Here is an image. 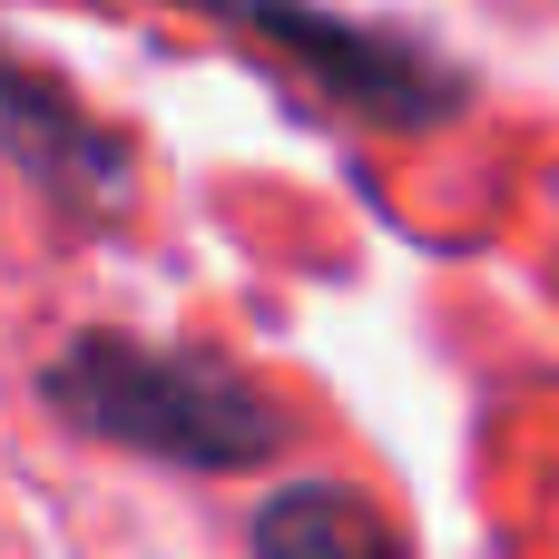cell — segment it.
<instances>
[{"mask_svg":"<svg viewBox=\"0 0 559 559\" xmlns=\"http://www.w3.org/2000/svg\"><path fill=\"white\" fill-rule=\"evenodd\" d=\"M0 167L29 197H49L59 226H118L138 206V147H128V128H108L98 108H79V88L49 59L10 49V39H0Z\"/></svg>","mask_w":559,"mask_h":559,"instance_id":"3957f363","label":"cell"},{"mask_svg":"<svg viewBox=\"0 0 559 559\" xmlns=\"http://www.w3.org/2000/svg\"><path fill=\"white\" fill-rule=\"evenodd\" d=\"M167 10L226 29L255 69L285 79V98H305L314 118L364 128V138H432V128L472 118V98H481V79L452 49H432L423 29L334 10V0H167Z\"/></svg>","mask_w":559,"mask_h":559,"instance_id":"7a4b0ae2","label":"cell"},{"mask_svg":"<svg viewBox=\"0 0 559 559\" xmlns=\"http://www.w3.org/2000/svg\"><path fill=\"white\" fill-rule=\"evenodd\" d=\"M246 540H255V550H285V559H295V550H373L383 521L354 511L334 481H285V491L246 521Z\"/></svg>","mask_w":559,"mask_h":559,"instance_id":"277c9868","label":"cell"},{"mask_svg":"<svg viewBox=\"0 0 559 559\" xmlns=\"http://www.w3.org/2000/svg\"><path fill=\"white\" fill-rule=\"evenodd\" d=\"M39 403L79 442H108L128 462L197 472V481L265 472L295 442V423L275 413V393L246 383L226 354H206V344H147V334H118V324L69 334L39 364Z\"/></svg>","mask_w":559,"mask_h":559,"instance_id":"6da1fadb","label":"cell"}]
</instances>
